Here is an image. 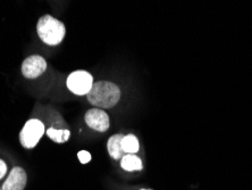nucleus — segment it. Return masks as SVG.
<instances>
[{
	"label": "nucleus",
	"mask_w": 252,
	"mask_h": 190,
	"mask_svg": "<svg viewBox=\"0 0 252 190\" xmlns=\"http://www.w3.org/2000/svg\"><path fill=\"white\" fill-rule=\"evenodd\" d=\"M87 98L91 105L98 109H110L120 102L121 90L113 82L99 81L92 85Z\"/></svg>",
	"instance_id": "1"
},
{
	"label": "nucleus",
	"mask_w": 252,
	"mask_h": 190,
	"mask_svg": "<svg viewBox=\"0 0 252 190\" xmlns=\"http://www.w3.org/2000/svg\"><path fill=\"white\" fill-rule=\"evenodd\" d=\"M39 38L48 46H57L65 38L66 29L63 22L50 15H44L36 25Z\"/></svg>",
	"instance_id": "2"
},
{
	"label": "nucleus",
	"mask_w": 252,
	"mask_h": 190,
	"mask_svg": "<svg viewBox=\"0 0 252 190\" xmlns=\"http://www.w3.org/2000/svg\"><path fill=\"white\" fill-rule=\"evenodd\" d=\"M44 135V125L41 121L35 120H29L25 125L22 129L20 133V141L22 146L28 150L35 147L38 145L39 140Z\"/></svg>",
	"instance_id": "3"
},
{
	"label": "nucleus",
	"mask_w": 252,
	"mask_h": 190,
	"mask_svg": "<svg viewBox=\"0 0 252 190\" xmlns=\"http://www.w3.org/2000/svg\"><path fill=\"white\" fill-rule=\"evenodd\" d=\"M67 88L74 95H88L94 85V77L85 71H75L67 77Z\"/></svg>",
	"instance_id": "4"
},
{
	"label": "nucleus",
	"mask_w": 252,
	"mask_h": 190,
	"mask_svg": "<svg viewBox=\"0 0 252 190\" xmlns=\"http://www.w3.org/2000/svg\"><path fill=\"white\" fill-rule=\"evenodd\" d=\"M47 70V62L42 56L32 55L24 59L22 64V73L27 79H35Z\"/></svg>",
	"instance_id": "5"
},
{
	"label": "nucleus",
	"mask_w": 252,
	"mask_h": 190,
	"mask_svg": "<svg viewBox=\"0 0 252 190\" xmlns=\"http://www.w3.org/2000/svg\"><path fill=\"white\" fill-rule=\"evenodd\" d=\"M85 123L91 129L99 132H105L109 129V116L105 111L100 109H92L85 114Z\"/></svg>",
	"instance_id": "6"
},
{
	"label": "nucleus",
	"mask_w": 252,
	"mask_h": 190,
	"mask_svg": "<svg viewBox=\"0 0 252 190\" xmlns=\"http://www.w3.org/2000/svg\"><path fill=\"white\" fill-rule=\"evenodd\" d=\"M28 177L22 167H14L2 186V190H23L27 186Z\"/></svg>",
	"instance_id": "7"
},
{
	"label": "nucleus",
	"mask_w": 252,
	"mask_h": 190,
	"mask_svg": "<svg viewBox=\"0 0 252 190\" xmlns=\"http://www.w3.org/2000/svg\"><path fill=\"white\" fill-rule=\"evenodd\" d=\"M123 135H114L109 138L107 143V150H108L109 155L114 159H121L124 157V151L122 148V140H123Z\"/></svg>",
	"instance_id": "8"
},
{
	"label": "nucleus",
	"mask_w": 252,
	"mask_h": 190,
	"mask_svg": "<svg viewBox=\"0 0 252 190\" xmlns=\"http://www.w3.org/2000/svg\"><path fill=\"white\" fill-rule=\"evenodd\" d=\"M121 165L125 171L128 172H133V171H141L143 169V164L141 158L138 157L135 154H127L124 155V157L122 158Z\"/></svg>",
	"instance_id": "9"
},
{
	"label": "nucleus",
	"mask_w": 252,
	"mask_h": 190,
	"mask_svg": "<svg viewBox=\"0 0 252 190\" xmlns=\"http://www.w3.org/2000/svg\"><path fill=\"white\" fill-rule=\"evenodd\" d=\"M122 148H123L126 154H135V152H138L140 148L138 138L134 135L124 136L123 140H122Z\"/></svg>",
	"instance_id": "10"
},
{
	"label": "nucleus",
	"mask_w": 252,
	"mask_h": 190,
	"mask_svg": "<svg viewBox=\"0 0 252 190\" xmlns=\"http://www.w3.org/2000/svg\"><path fill=\"white\" fill-rule=\"evenodd\" d=\"M47 136L50 138L51 140H54L55 143L63 144L66 143L69 139L70 132L68 130H56L54 128H49L47 130Z\"/></svg>",
	"instance_id": "11"
},
{
	"label": "nucleus",
	"mask_w": 252,
	"mask_h": 190,
	"mask_svg": "<svg viewBox=\"0 0 252 190\" xmlns=\"http://www.w3.org/2000/svg\"><path fill=\"white\" fill-rule=\"evenodd\" d=\"M77 157H79L80 162L82 164H87L91 161V155L90 152H87V151H81L79 152V154H77Z\"/></svg>",
	"instance_id": "12"
},
{
	"label": "nucleus",
	"mask_w": 252,
	"mask_h": 190,
	"mask_svg": "<svg viewBox=\"0 0 252 190\" xmlns=\"http://www.w3.org/2000/svg\"><path fill=\"white\" fill-rule=\"evenodd\" d=\"M6 172H7L6 163L3 162V161H1V159H0V179H2L3 177H5Z\"/></svg>",
	"instance_id": "13"
},
{
	"label": "nucleus",
	"mask_w": 252,
	"mask_h": 190,
	"mask_svg": "<svg viewBox=\"0 0 252 190\" xmlns=\"http://www.w3.org/2000/svg\"><path fill=\"white\" fill-rule=\"evenodd\" d=\"M141 190H151V189H141Z\"/></svg>",
	"instance_id": "14"
}]
</instances>
